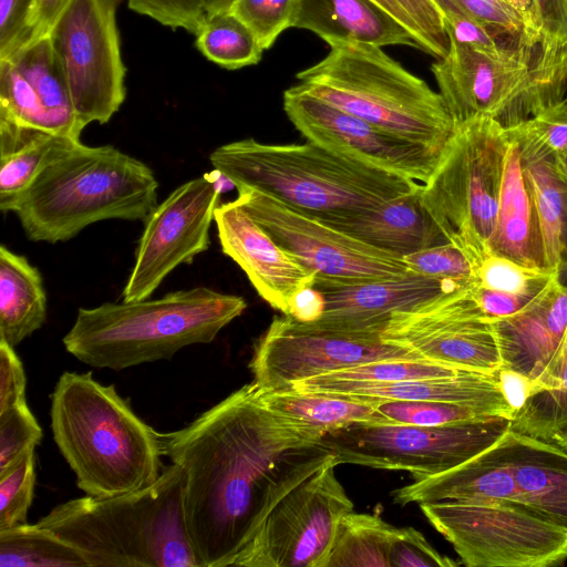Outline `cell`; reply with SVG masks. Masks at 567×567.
<instances>
[{
  "label": "cell",
  "mask_w": 567,
  "mask_h": 567,
  "mask_svg": "<svg viewBox=\"0 0 567 567\" xmlns=\"http://www.w3.org/2000/svg\"><path fill=\"white\" fill-rule=\"evenodd\" d=\"M161 444L184 472L185 523L202 567L233 566L275 505L333 462L321 435L269 409L252 381L161 433Z\"/></svg>",
  "instance_id": "6da1fadb"
},
{
  "label": "cell",
  "mask_w": 567,
  "mask_h": 567,
  "mask_svg": "<svg viewBox=\"0 0 567 567\" xmlns=\"http://www.w3.org/2000/svg\"><path fill=\"white\" fill-rule=\"evenodd\" d=\"M53 440L87 496L107 498L152 485L162 474L161 433L135 414L114 384L63 372L51 394Z\"/></svg>",
  "instance_id": "7a4b0ae2"
},
{
  "label": "cell",
  "mask_w": 567,
  "mask_h": 567,
  "mask_svg": "<svg viewBox=\"0 0 567 567\" xmlns=\"http://www.w3.org/2000/svg\"><path fill=\"white\" fill-rule=\"evenodd\" d=\"M209 161L237 190L265 193L322 221L351 217L422 186L309 141L245 138L218 146Z\"/></svg>",
  "instance_id": "3957f363"
},
{
  "label": "cell",
  "mask_w": 567,
  "mask_h": 567,
  "mask_svg": "<svg viewBox=\"0 0 567 567\" xmlns=\"http://www.w3.org/2000/svg\"><path fill=\"white\" fill-rule=\"evenodd\" d=\"M184 472L172 463L150 486L56 505L38 524L84 556L89 567H202L185 523Z\"/></svg>",
  "instance_id": "277c9868"
},
{
  "label": "cell",
  "mask_w": 567,
  "mask_h": 567,
  "mask_svg": "<svg viewBox=\"0 0 567 567\" xmlns=\"http://www.w3.org/2000/svg\"><path fill=\"white\" fill-rule=\"evenodd\" d=\"M246 300L208 287H195L158 299L104 302L79 308L63 337L65 350L99 369L121 371L169 360L181 349L210 343L246 310Z\"/></svg>",
  "instance_id": "5b68a950"
},
{
  "label": "cell",
  "mask_w": 567,
  "mask_h": 567,
  "mask_svg": "<svg viewBox=\"0 0 567 567\" xmlns=\"http://www.w3.org/2000/svg\"><path fill=\"white\" fill-rule=\"evenodd\" d=\"M157 189L145 163L112 145L81 142L47 166L9 213L30 240L56 244L100 220L144 221L157 205Z\"/></svg>",
  "instance_id": "8992f818"
},
{
  "label": "cell",
  "mask_w": 567,
  "mask_h": 567,
  "mask_svg": "<svg viewBox=\"0 0 567 567\" xmlns=\"http://www.w3.org/2000/svg\"><path fill=\"white\" fill-rule=\"evenodd\" d=\"M297 79L305 92L401 138L442 152L454 133L440 93L380 47L336 42Z\"/></svg>",
  "instance_id": "52a82bcc"
},
{
  "label": "cell",
  "mask_w": 567,
  "mask_h": 567,
  "mask_svg": "<svg viewBox=\"0 0 567 567\" xmlns=\"http://www.w3.org/2000/svg\"><path fill=\"white\" fill-rule=\"evenodd\" d=\"M507 144L506 127L493 118L457 124L433 174L422 184V205L475 270L491 254Z\"/></svg>",
  "instance_id": "ba28073f"
},
{
  "label": "cell",
  "mask_w": 567,
  "mask_h": 567,
  "mask_svg": "<svg viewBox=\"0 0 567 567\" xmlns=\"http://www.w3.org/2000/svg\"><path fill=\"white\" fill-rule=\"evenodd\" d=\"M449 42L431 71L455 125L484 116L511 127L565 99L536 53L491 54Z\"/></svg>",
  "instance_id": "9c48e42d"
},
{
  "label": "cell",
  "mask_w": 567,
  "mask_h": 567,
  "mask_svg": "<svg viewBox=\"0 0 567 567\" xmlns=\"http://www.w3.org/2000/svg\"><path fill=\"white\" fill-rule=\"evenodd\" d=\"M420 507L467 567H553L567 560V530L524 504L486 498Z\"/></svg>",
  "instance_id": "30bf717a"
},
{
  "label": "cell",
  "mask_w": 567,
  "mask_h": 567,
  "mask_svg": "<svg viewBox=\"0 0 567 567\" xmlns=\"http://www.w3.org/2000/svg\"><path fill=\"white\" fill-rule=\"evenodd\" d=\"M509 426L506 417L440 426L362 422L327 432L321 442L333 454L336 466L406 471L416 481L471 460L496 443Z\"/></svg>",
  "instance_id": "8fae6325"
},
{
  "label": "cell",
  "mask_w": 567,
  "mask_h": 567,
  "mask_svg": "<svg viewBox=\"0 0 567 567\" xmlns=\"http://www.w3.org/2000/svg\"><path fill=\"white\" fill-rule=\"evenodd\" d=\"M121 0H71L49 38L80 123H107L126 97L116 10Z\"/></svg>",
  "instance_id": "7c38bea8"
},
{
  "label": "cell",
  "mask_w": 567,
  "mask_h": 567,
  "mask_svg": "<svg viewBox=\"0 0 567 567\" xmlns=\"http://www.w3.org/2000/svg\"><path fill=\"white\" fill-rule=\"evenodd\" d=\"M333 462L288 492L234 560L243 567H327L342 517L353 511Z\"/></svg>",
  "instance_id": "4fadbf2b"
},
{
  "label": "cell",
  "mask_w": 567,
  "mask_h": 567,
  "mask_svg": "<svg viewBox=\"0 0 567 567\" xmlns=\"http://www.w3.org/2000/svg\"><path fill=\"white\" fill-rule=\"evenodd\" d=\"M236 200L286 251L331 282H361L405 275L403 257L370 246L265 193L239 189Z\"/></svg>",
  "instance_id": "5bb4252c"
},
{
  "label": "cell",
  "mask_w": 567,
  "mask_h": 567,
  "mask_svg": "<svg viewBox=\"0 0 567 567\" xmlns=\"http://www.w3.org/2000/svg\"><path fill=\"white\" fill-rule=\"evenodd\" d=\"M426 360L404 347L321 329L291 317H275L255 344L249 369L262 393L381 360Z\"/></svg>",
  "instance_id": "9a60e30c"
},
{
  "label": "cell",
  "mask_w": 567,
  "mask_h": 567,
  "mask_svg": "<svg viewBox=\"0 0 567 567\" xmlns=\"http://www.w3.org/2000/svg\"><path fill=\"white\" fill-rule=\"evenodd\" d=\"M214 172L175 188L144 223L135 262L124 286L123 301L151 298L178 266L190 264L209 247V229L223 189Z\"/></svg>",
  "instance_id": "2e32d148"
},
{
  "label": "cell",
  "mask_w": 567,
  "mask_h": 567,
  "mask_svg": "<svg viewBox=\"0 0 567 567\" xmlns=\"http://www.w3.org/2000/svg\"><path fill=\"white\" fill-rule=\"evenodd\" d=\"M473 285L394 312L381 340L432 362L495 374L502 368L499 348L492 320L472 297Z\"/></svg>",
  "instance_id": "e0dca14e"
},
{
  "label": "cell",
  "mask_w": 567,
  "mask_h": 567,
  "mask_svg": "<svg viewBox=\"0 0 567 567\" xmlns=\"http://www.w3.org/2000/svg\"><path fill=\"white\" fill-rule=\"evenodd\" d=\"M284 110L307 141L422 184L443 153L388 133L298 85L284 92Z\"/></svg>",
  "instance_id": "ac0fdd59"
},
{
  "label": "cell",
  "mask_w": 567,
  "mask_h": 567,
  "mask_svg": "<svg viewBox=\"0 0 567 567\" xmlns=\"http://www.w3.org/2000/svg\"><path fill=\"white\" fill-rule=\"evenodd\" d=\"M473 280H456L420 275H405L361 282H331L317 279L313 287L324 296L322 317L310 322L321 329L350 336L381 339L391 316L422 302L462 290Z\"/></svg>",
  "instance_id": "d6986e66"
},
{
  "label": "cell",
  "mask_w": 567,
  "mask_h": 567,
  "mask_svg": "<svg viewBox=\"0 0 567 567\" xmlns=\"http://www.w3.org/2000/svg\"><path fill=\"white\" fill-rule=\"evenodd\" d=\"M214 221L223 252L271 308L285 315L293 293L315 285L317 274L280 247L236 199L219 204Z\"/></svg>",
  "instance_id": "ffe728a7"
},
{
  "label": "cell",
  "mask_w": 567,
  "mask_h": 567,
  "mask_svg": "<svg viewBox=\"0 0 567 567\" xmlns=\"http://www.w3.org/2000/svg\"><path fill=\"white\" fill-rule=\"evenodd\" d=\"M502 368L534 382L556 352L567 327V282L559 272L523 309L492 319Z\"/></svg>",
  "instance_id": "44dd1931"
},
{
  "label": "cell",
  "mask_w": 567,
  "mask_h": 567,
  "mask_svg": "<svg viewBox=\"0 0 567 567\" xmlns=\"http://www.w3.org/2000/svg\"><path fill=\"white\" fill-rule=\"evenodd\" d=\"M514 478V502L567 530V451L508 429L494 444Z\"/></svg>",
  "instance_id": "7402d4cb"
},
{
  "label": "cell",
  "mask_w": 567,
  "mask_h": 567,
  "mask_svg": "<svg viewBox=\"0 0 567 567\" xmlns=\"http://www.w3.org/2000/svg\"><path fill=\"white\" fill-rule=\"evenodd\" d=\"M292 28L311 31L329 45L354 41L423 51L415 34L373 0H297Z\"/></svg>",
  "instance_id": "603a6c76"
},
{
  "label": "cell",
  "mask_w": 567,
  "mask_h": 567,
  "mask_svg": "<svg viewBox=\"0 0 567 567\" xmlns=\"http://www.w3.org/2000/svg\"><path fill=\"white\" fill-rule=\"evenodd\" d=\"M519 150L522 167L535 202L546 268L567 278V177L556 154L525 126L508 127Z\"/></svg>",
  "instance_id": "cb8c5ba5"
},
{
  "label": "cell",
  "mask_w": 567,
  "mask_h": 567,
  "mask_svg": "<svg viewBox=\"0 0 567 567\" xmlns=\"http://www.w3.org/2000/svg\"><path fill=\"white\" fill-rule=\"evenodd\" d=\"M308 393L361 395L381 401H440L472 406L486 415L511 421L515 415L503 395L496 373L464 371L453 377L390 383L336 384Z\"/></svg>",
  "instance_id": "d4e9b609"
},
{
  "label": "cell",
  "mask_w": 567,
  "mask_h": 567,
  "mask_svg": "<svg viewBox=\"0 0 567 567\" xmlns=\"http://www.w3.org/2000/svg\"><path fill=\"white\" fill-rule=\"evenodd\" d=\"M421 189L422 186L351 217L324 223L400 257L446 243L422 205Z\"/></svg>",
  "instance_id": "484cf974"
},
{
  "label": "cell",
  "mask_w": 567,
  "mask_h": 567,
  "mask_svg": "<svg viewBox=\"0 0 567 567\" xmlns=\"http://www.w3.org/2000/svg\"><path fill=\"white\" fill-rule=\"evenodd\" d=\"M508 144L491 254L529 268H546L543 236L532 190L523 172L517 141Z\"/></svg>",
  "instance_id": "4316f807"
},
{
  "label": "cell",
  "mask_w": 567,
  "mask_h": 567,
  "mask_svg": "<svg viewBox=\"0 0 567 567\" xmlns=\"http://www.w3.org/2000/svg\"><path fill=\"white\" fill-rule=\"evenodd\" d=\"M80 140L0 120V209L16 199L50 164L72 151Z\"/></svg>",
  "instance_id": "83f0119b"
},
{
  "label": "cell",
  "mask_w": 567,
  "mask_h": 567,
  "mask_svg": "<svg viewBox=\"0 0 567 567\" xmlns=\"http://www.w3.org/2000/svg\"><path fill=\"white\" fill-rule=\"evenodd\" d=\"M47 292L37 267L0 246V339L16 348L42 327Z\"/></svg>",
  "instance_id": "f1b7e54d"
},
{
  "label": "cell",
  "mask_w": 567,
  "mask_h": 567,
  "mask_svg": "<svg viewBox=\"0 0 567 567\" xmlns=\"http://www.w3.org/2000/svg\"><path fill=\"white\" fill-rule=\"evenodd\" d=\"M261 399L272 411L321 437L327 432L352 423L392 424L377 411L383 401L370 396L287 391L261 392Z\"/></svg>",
  "instance_id": "f546056e"
},
{
  "label": "cell",
  "mask_w": 567,
  "mask_h": 567,
  "mask_svg": "<svg viewBox=\"0 0 567 567\" xmlns=\"http://www.w3.org/2000/svg\"><path fill=\"white\" fill-rule=\"evenodd\" d=\"M10 60L33 87L55 134L81 141L80 123L61 61L49 35L19 50Z\"/></svg>",
  "instance_id": "4dcf8cb0"
},
{
  "label": "cell",
  "mask_w": 567,
  "mask_h": 567,
  "mask_svg": "<svg viewBox=\"0 0 567 567\" xmlns=\"http://www.w3.org/2000/svg\"><path fill=\"white\" fill-rule=\"evenodd\" d=\"M535 383L536 393L516 412L509 429L555 442L567 435V327L556 352Z\"/></svg>",
  "instance_id": "1f68e13d"
},
{
  "label": "cell",
  "mask_w": 567,
  "mask_h": 567,
  "mask_svg": "<svg viewBox=\"0 0 567 567\" xmlns=\"http://www.w3.org/2000/svg\"><path fill=\"white\" fill-rule=\"evenodd\" d=\"M398 527L379 515L350 512L339 523L327 567H391Z\"/></svg>",
  "instance_id": "d6a6232c"
},
{
  "label": "cell",
  "mask_w": 567,
  "mask_h": 567,
  "mask_svg": "<svg viewBox=\"0 0 567 567\" xmlns=\"http://www.w3.org/2000/svg\"><path fill=\"white\" fill-rule=\"evenodd\" d=\"M0 567H89L82 553L38 523L0 530Z\"/></svg>",
  "instance_id": "836d02e7"
},
{
  "label": "cell",
  "mask_w": 567,
  "mask_h": 567,
  "mask_svg": "<svg viewBox=\"0 0 567 567\" xmlns=\"http://www.w3.org/2000/svg\"><path fill=\"white\" fill-rule=\"evenodd\" d=\"M195 45L207 60L227 70L255 65L265 51L251 30L228 9L206 17Z\"/></svg>",
  "instance_id": "e575fe53"
},
{
  "label": "cell",
  "mask_w": 567,
  "mask_h": 567,
  "mask_svg": "<svg viewBox=\"0 0 567 567\" xmlns=\"http://www.w3.org/2000/svg\"><path fill=\"white\" fill-rule=\"evenodd\" d=\"M461 372L464 371L429 360H381L297 382L291 385L289 391L316 392L322 388L336 384L390 383L405 380L453 377Z\"/></svg>",
  "instance_id": "d590c367"
},
{
  "label": "cell",
  "mask_w": 567,
  "mask_h": 567,
  "mask_svg": "<svg viewBox=\"0 0 567 567\" xmlns=\"http://www.w3.org/2000/svg\"><path fill=\"white\" fill-rule=\"evenodd\" d=\"M543 68L567 92V0H534Z\"/></svg>",
  "instance_id": "8d00e7d4"
},
{
  "label": "cell",
  "mask_w": 567,
  "mask_h": 567,
  "mask_svg": "<svg viewBox=\"0 0 567 567\" xmlns=\"http://www.w3.org/2000/svg\"><path fill=\"white\" fill-rule=\"evenodd\" d=\"M0 120L55 134L33 87L10 60H0Z\"/></svg>",
  "instance_id": "74e56055"
},
{
  "label": "cell",
  "mask_w": 567,
  "mask_h": 567,
  "mask_svg": "<svg viewBox=\"0 0 567 567\" xmlns=\"http://www.w3.org/2000/svg\"><path fill=\"white\" fill-rule=\"evenodd\" d=\"M557 274L544 268H529L494 254L486 256L475 270L476 284L499 292L535 297Z\"/></svg>",
  "instance_id": "f35d334b"
},
{
  "label": "cell",
  "mask_w": 567,
  "mask_h": 567,
  "mask_svg": "<svg viewBox=\"0 0 567 567\" xmlns=\"http://www.w3.org/2000/svg\"><path fill=\"white\" fill-rule=\"evenodd\" d=\"M377 411L392 424L440 426L489 416L472 406L440 401H383Z\"/></svg>",
  "instance_id": "ab89813d"
},
{
  "label": "cell",
  "mask_w": 567,
  "mask_h": 567,
  "mask_svg": "<svg viewBox=\"0 0 567 567\" xmlns=\"http://www.w3.org/2000/svg\"><path fill=\"white\" fill-rule=\"evenodd\" d=\"M35 487V450L0 475V530L27 523Z\"/></svg>",
  "instance_id": "60d3db41"
},
{
  "label": "cell",
  "mask_w": 567,
  "mask_h": 567,
  "mask_svg": "<svg viewBox=\"0 0 567 567\" xmlns=\"http://www.w3.org/2000/svg\"><path fill=\"white\" fill-rule=\"evenodd\" d=\"M297 0H233L228 10L255 34L264 50L292 28Z\"/></svg>",
  "instance_id": "b9f144b4"
},
{
  "label": "cell",
  "mask_w": 567,
  "mask_h": 567,
  "mask_svg": "<svg viewBox=\"0 0 567 567\" xmlns=\"http://www.w3.org/2000/svg\"><path fill=\"white\" fill-rule=\"evenodd\" d=\"M42 439V430L28 403L0 412V475L8 472Z\"/></svg>",
  "instance_id": "7bdbcfd3"
},
{
  "label": "cell",
  "mask_w": 567,
  "mask_h": 567,
  "mask_svg": "<svg viewBox=\"0 0 567 567\" xmlns=\"http://www.w3.org/2000/svg\"><path fill=\"white\" fill-rule=\"evenodd\" d=\"M435 3L441 11L449 40L491 54L511 51H526L538 54L537 52L515 47L483 22L465 14L446 2L440 1Z\"/></svg>",
  "instance_id": "ee69618b"
},
{
  "label": "cell",
  "mask_w": 567,
  "mask_h": 567,
  "mask_svg": "<svg viewBox=\"0 0 567 567\" xmlns=\"http://www.w3.org/2000/svg\"><path fill=\"white\" fill-rule=\"evenodd\" d=\"M409 270L432 277L456 280L475 279V265L452 243L426 247L403 257Z\"/></svg>",
  "instance_id": "f6af8a7d"
},
{
  "label": "cell",
  "mask_w": 567,
  "mask_h": 567,
  "mask_svg": "<svg viewBox=\"0 0 567 567\" xmlns=\"http://www.w3.org/2000/svg\"><path fill=\"white\" fill-rule=\"evenodd\" d=\"M131 10L158 23L197 34L206 20L204 0H127Z\"/></svg>",
  "instance_id": "bcb514c9"
},
{
  "label": "cell",
  "mask_w": 567,
  "mask_h": 567,
  "mask_svg": "<svg viewBox=\"0 0 567 567\" xmlns=\"http://www.w3.org/2000/svg\"><path fill=\"white\" fill-rule=\"evenodd\" d=\"M391 567H454L460 563L440 554L413 527L398 528L390 549Z\"/></svg>",
  "instance_id": "7dc6e473"
},
{
  "label": "cell",
  "mask_w": 567,
  "mask_h": 567,
  "mask_svg": "<svg viewBox=\"0 0 567 567\" xmlns=\"http://www.w3.org/2000/svg\"><path fill=\"white\" fill-rule=\"evenodd\" d=\"M33 7L34 0H0V60L32 42Z\"/></svg>",
  "instance_id": "c3c4849f"
},
{
  "label": "cell",
  "mask_w": 567,
  "mask_h": 567,
  "mask_svg": "<svg viewBox=\"0 0 567 567\" xmlns=\"http://www.w3.org/2000/svg\"><path fill=\"white\" fill-rule=\"evenodd\" d=\"M412 20L423 51L436 59L443 58L449 50L441 11L434 0H396Z\"/></svg>",
  "instance_id": "681fc988"
},
{
  "label": "cell",
  "mask_w": 567,
  "mask_h": 567,
  "mask_svg": "<svg viewBox=\"0 0 567 567\" xmlns=\"http://www.w3.org/2000/svg\"><path fill=\"white\" fill-rule=\"evenodd\" d=\"M525 126L557 156L567 152V101L564 99L524 121Z\"/></svg>",
  "instance_id": "f907efd6"
},
{
  "label": "cell",
  "mask_w": 567,
  "mask_h": 567,
  "mask_svg": "<svg viewBox=\"0 0 567 567\" xmlns=\"http://www.w3.org/2000/svg\"><path fill=\"white\" fill-rule=\"evenodd\" d=\"M27 378L14 348L0 339V412L27 403Z\"/></svg>",
  "instance_id": "816d5d0a"
},
{
  "label": "cell",
  "mask_w": 567,
  "mask_h": 567,
  "mask_svg": "<svg viewBox=\"0 0 567 567\" xmlns=\"http://www.w3.org/2000/svg\"><path fill=\"white\" fill-rule=\"evenodd\" d=\"M471 293L482 313L491 320L516 313L534 298L491 290L477 285L476 280Z\"/></svg>",
  "instance_id": "f5cc1de1"
},
{
  "label": "cell",
  "mask_w": 567,
  "mask_h": 567,
  "mask_svg": "<svg viewBox=\"0 0 567 567\" xmlns=\"http://www.w3.org/2000/svg\"><path fill=\"white\" fill-rule=\"evenodd\" d=\"M326 309V300L322 292L316 287H305L290 298L285 316L310 323L319 320Z\"/></svg>",
  "instance_id": "db71d44e"
},
{
  "label": "cell",
  "mask_w": 567,
  "mask_h": 567,
  "mask_svg": "<svg viewBox=\"0 0 567 567\" xmlns=\"http://www.w3.org/2000/svg\"><path fill=\"white\" fill-rule=\"evenodd\" d=\"M496 375L503 395L515 414L537 391L533 380L513 370L501 368Z\"/></svg>",
  "instance_id": "11a10c76"
},
{
  "label": "cell",
  "mask_w": 567,
  "mask_h": 567,
  "mask_svg": "<svg viewBox=\"0 0 567 567\" xmlns=\"http://www.w3.org/2000/svg\"><path fill=\"white\" fill-rule=\"evenodd\" d=\"M70 2L71 0H34L32 42L49 34L53 24Z\"/></svg>",
  "instance_id": "9f6ffc18"
},
{
  "label": "cell",
  "mask_w": 567,
  "mask_h": 567,
  "mask_svg": "<svg viewBox=\"0 0 567 567\" xmlns=\"http://www.w3.org/2000/svg\"><path fill=\"white\" fill-rule=\"evenodd\" d=\"M504 2L519 17L529 41L539 48V39L535 25L534 0H504ZM540 49V48H539Z\"/></svg>",
  "instance_id": "6f0895ef"
},
{
  "label": "cell",
  "mask_w": 567,
  "mask_h": 567,
  "mask_svg": "<svg viewBox=\"0 0 567 567\" xmlns=\"http://www.w3.org/2000/svg\"><path fill=\"white\" fill-rule=\"evenodd\" d=\"M373 1L377 2L379 6H381L385 11L391 13L393 17H395L398 20H400L417 38L415 27H414L412 20L406 14V12L403 10V8L398 3L396 0H373Z\"/></svg>",
  "instance_id": "680465c9"
},
{
  "label": "cell",
  "mask_w": 567,
  "mask_h": 567,
  "mask_svg": "<svg viewBox=\"0 0 567 567\" xmlns=\"http://www.w3.org/2000/svg\"><path fill=\"white\" fill-rule=\"evenodd\" d=\"M205 1V10L207 16L227 10L229 6L231 4L233 0H204Z\"/></svg>",
  "instance_id": "91938a15"
},
{
  "label": "cell",
  "mask_w": 567,
  "mask_h": 567,
  "mask_svg": "<svg viewBox=\"0 0 567 567\" xmlns=\"http://www.w3.org/2000/svg\"><path fill=\"white\" fill-rule=\"evenodd\" d=\"M558 159H559V165H560L564 174L567 177V152L564 153L561 156H558Z\"/></svg>",
  "instance_id": "94428289"
},
{
  "label": "cell",
  "mask_w": 567,
  "mask_h": 567,
  "mask_svg": "<svg viewBox=\"0 0 567 567\" xmlns=\"http://www.w3.org/2000/svg\"><path fill=\"white\" fill-rule=\"evenodd\" d=\"M553 443L557 444L558 446L567 451V435L556 440Z\"/></svg>",
  "instance_id": "6125c7cd"
},
{
  "label": "cell",
  "mask_w": 567,
  "mask_h": 567,
  "mask_svg": "<svg viewBox=\"0 0 567 567\" xmlns=\"http://www.w3.org/2000/svg\"><path fill=\"white\" fill-rule=\"evenodd\" d=\"M565 100L567 101V92H566V95H565Z\"/></svg>",
  "instance_id": "be15d7a7"
}]
</instances>
